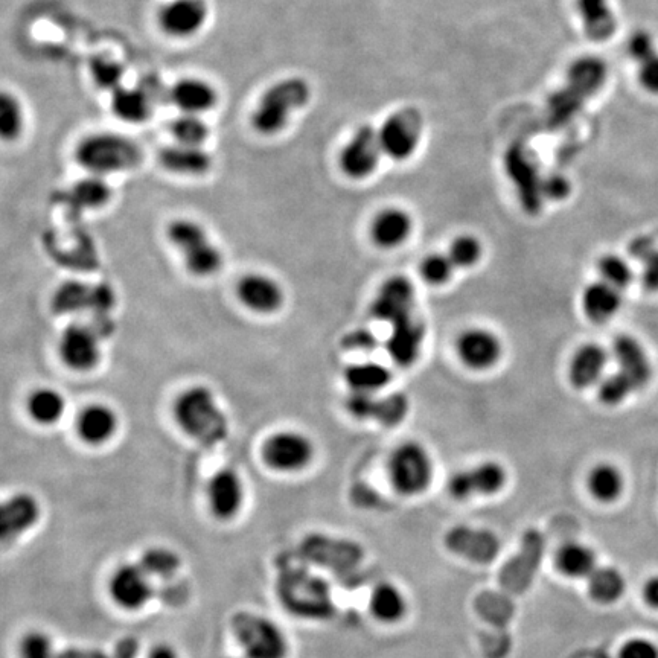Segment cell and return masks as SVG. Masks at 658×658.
I'll return each instance as SVG.
<instances>
[{
    "label": "cell",
    "instance_id": "49",
    "mask_svg": "<svg viewBox=\"0 0 658 658\" xmlns=\"http://www.w3.org/2000/svg\"><path fill=\"white\" fill-rule=\"evenodd\" d=\"M627 49L631 60L636 61L637 64L643 63V61L651 58L652 55L657 54V46H655L654 39H652L651 34L645 31V29H639V31L631 34Z\"/></svg>",
    "mask_w": 658,
    "mask_h": 658
},
{
    "label": "cell",
    "instance_id": "46",
    "mask_svg": "<svg viewBox=\"0 0 658 658\" xmlns=\"http://www.w3.org/2000/svg\"><path fill=\"white\" fill-rule=\"evenodd\" d=\"M19 658H55L57 649H55L54 640L45 631L32 630L23 634L17 646Z\"/></svg>",
    "mask_w": 658,
    "mask_h": 658
},
{
    "label": "cell",
    "instance_id": "28",
    "mask_svg": "<svg viewBox=\"0 0 658 658\" xmlns=\"http://www.w3.org/2000/svg\"><path fill=\"white\" fill-rule=\"evenodd\" d=\"M607 366V352L595 343L581 346L569 365V380L576 389H585L601 381Z\"/></svg>",
    "mask_w": 658,
    "mask_h": 658
},
{
    "label": "cell",
    "instance_id": "29",
    "mask_svg": "<svg viewBox=\"0 0 658 658\" xmlns=\"http://www.w3.org/2000/svg\"><path fill=\"white\" fill-rule=\"evenodd\" d=\"M110 109L125 124H144L153 115V100L142 87L121 86L112 92Z\"/></svg>",
    "mask_w": 658,
    "mask_h": 658
},
{
    "label": "cell",
    "instance_id": "19",
    "mask_svg": "<svg viewBox=\"0 0 658 658\" xmlns=\"http://www.w3.org/2000/svg\"><path fill=\"white\" fill-rule=\"evenodd\" d=\"M237 296L243 307L267 316L284 307L285 293L278 281L264 273H249L237 285Z\"/></svg>",
    "mask_w": 658,
    "mask_h": 658
},
{
    "label": "cell",
    "instance_id": "31",
    "mask_svg": "<svg viewBox=\"0 0 658 658\" xmlns=\"http://www.w3.org/2000/svg\"><path fill=\"white\" fill-rule=\"evenodd\" d=\"M110 199H112V188L104 177L95 174H89L75 182L66 194V202L78 211L103 208Z\"/></svg>",
    "mask_w": 658,
    "mask_h": 658
},
{
    "label": "cell",
    "instance_id": "15",
    "mask_svg": "<svg viewBox=\"0 0 658 658\" xmlns=\"http://www.w3.org/2000/svg\"><path fill=\"white\" fill-rule=\"evenodd\" d=\"M206 497H208L209 511L217 520H234L243 509L246 500L243 479L237 471L229 468L217 471L208 482Z\"/></svg>",
    "mask_w": 658,
    "mask_h": 658
},
{
    "label": "cell",
    "instance_id": "7",
    "mask_svg": "<svg viewBox=\"0 0 658 658\" xmlns=\"http://www.w3.org/2000/svg\"><path fill=\"white\" fill-rule=\"evenodd\" d=\"M314 444L307 435L294 430L273 433L262 444L264 464L276 473L293 474L304 471L313 462Z\"/></svg>",
    "mask_w": 658,
    "mask_h": 658
},
{
    "label": "cell",
    "instance_id": "16",
    "mask_svg": "<svg viewBox=\"0 0 658 658\" xmlns=\"http://www.w3.org/2000/svg\"><path fill=\"white\" fill-rule=\"evenodd\" d=\"M415 287L406 276H392L378 288L371 313L381 322L397 323L413 316Z\"/></svg>",
    "mask_w": 658,
    "mask_h": 658
},
{
    "label": "cell",
    "instance_id": "33",
    "mask_svg": "<svg viewBox=\"0 0 658 658\" xmlns=\"http://www.w3.org/2000/svg\"><path fill=\"white\" fill-rule=\"evenodd\" d=\"M582 307L593 322H605L619 311V290L604 281L591 284L582 296Z\"/></svg>",
    "mask_w": 658,
    "mask_h": 658
},
{
    "label": "cell",
    "instance_id": "51",
    "mask_svg": "<svg viewBox=\"0 0 658 658\" xmlns=\"http://www.w3.org/2000/svg\"><path fill=\"white\" fill-rule=\"evenodd\" d=\"M637 66H639L637 77H639L643 89L646 92L658 95V52L648 60L643 61V63L637 64Z\"/></svg>",
    "mask_w": 658,
    "mask_h": 658
},
{
    "label": "cell",
    "instance_id": "12",
    "mask_svg": "<svg viewBox=\"0 0 658 658\" xmlns=\"http://www.w3.org/2000/svg\"><path fill=\"white\" fill-rule=\"evenodd\" d=\"M381 153L378 131L371 125H363L340 153V168L351 179H366L377 170Z\"/></svg>",
    "mask_w": 658,
    "mask_h": 658
},
{
    "label": "cell",
    "instance_id": "52",
    "mask_svg": "<svg viewBox=\"0 0 658 658\" xmlns=\"http://www.w3.org/2000/svg\"><path fill=\"white\" fill-rule=\"evenodd\" d=\"M541 192L550 200H563L569 195L570 183L563 176H550L541 182Z\"/></svg>",
    "mask_w": 658,
    "mask_h": 658
},
{
    "label": "cell",
    "instance_id": "39",
    "mask_svg": "<svg viewBox=\"0 0 658 658\" xmlns=\"http://www.w3.org/2000/svg\"><path fill=\"white\" fill-rule=\"evenodd\" d=\"M588 489L599 502H616L623 491V476L613 465H598L588 474Z\"/></svg>",
    "mask_w": 658,
    "mask_h": 658
},
{
    "label": "cell",
    "instance_id": "48",
    "mask_svg": "<svg viewBox=\"0 0 658 658\" xmlns=\"http://www.w3.org/2000/svg\"><path fill=\"white\" fill-rule=\"evenodd\" d=\"M599 273L602 281L607 282L611 287L620 290L628 287L631 282V270L627 262L617 258L616 255H607L599 261Z\"/></svg>",
    "mask_w": 658,
    "mask_h": 658
},
{
    "label": "cell",
    "instance_id": "9",
    "mask_svg": "<svg viewBox=\"0 0 658 658\" xmlns=\"http://www.w3.org/2000/svg\"><path fill=\"white\" fill-rule=\"evenodd\" d=\"M508 483L505 467L494 460H486L467 470L454 473L448 480V492L456 500L491 497L503 491Z\"/></svg>",
    "mask_w": 658,
    "mask_h": 658
},
{
    "label": "cell",
    "instance_id": "30",
    "mask_svg": "<svg viewBox=\"0 0 658 658\" xmlns=\"http://www.w3.org/2000/svg\"><path fill=\"white\" fill-rule=\"evenodd\" d=\"M407 610L409 605L403 591L389 582L377 585L369 598V611L384 625L400 623L406 617Z\"/></svg>",
    "mask_w": 658,
    "mask_h": 658
},
{
    "label": "cell",
    "instance_id": "18",
    "mask_svg": "<svg viewBox=\"0 0 658 658\" xmlns=\"http://www.w3.org/2000/svg\"><path fill=\"white\" fill-rule=\"evenodd\" d=\"M113 305V291L106 285H87L71 281L60 285L52 299L58 314L80 313L84 310L109 311Z\"/></svg>",
    "mask_w": 658,
    "mask_h": 658
},
{
    "label": "cell",
    "instance_id": "26",
    "mask_svg": "<svg viewBox=\"0 0 658 658\" xmlns=\"http://www.w3.org/2000/svg\"><path fill=\"white\" fill-rule=\"evenodd\" d=\"M613 352L620 372L634 384L636 389L648 384L651 378V365L648 355L636 339L630 336L616 337Z\"/></svg>",
    "mask_w": 658,
    "mask_h": 658
},
{
    "label": "cell",
    "instance_id": "5",
    "mask_svg": "<svg viewBox=\"0 0 658 658\" xmlns=\"http://www.w3.org/2000/svg\"><path fill=\"white\" fill-rule=\"evenodd\" d=\"M387 474L392 488L404 497L421 496L432 485L433 459L429 450L416 441L398 445L387 462Z\"/></svg>",
    "mask_w": 658,
    "mask_h": 658
},
{
    "label": "cell",
    "instance_id": "36",
    "mask_svg": "<svg viewBox=\"0 0 658 658\" xmlns=\"http://www.w3.org/2000/svg\"><path fill=\"white\" fill-rule=\"evenodd\" d=\"M26 127L25 109L16 93L0 89V142L19 141Z\"/></svg>",
    "mask_w": 658,
    "mask_h": 658
},
{
    "label": "cell",
    "instance_id": "21",
    "mask_svg": "<svg viewBox=\"0 0 658 658\" xmlns=\"http://www.w3.org/2000/svg\"><path fill=\"white\" fill-rule=\"evenodd\" d=\"M424 337V325L415 316L393 323L392 331L386 342L387 354L395 365L409 368L418 360Z\"/></svg>",
    "mask_w": 658,
    "mask_h": 658
},
{
    "label": "cell",
    "instance_id": "55",
    "mask_svg": "<svg viewBox=\"0 0 658 658\" xmlns=\"http://www.w3.org/2000/svg\"><path fill=\"white\" fill-rule=\"evenodd\" d=\"M643 601L648 607L658 610V576H654L643 585Z\"/></svg>",
    "mask_w": 658,
    "mask_h": 658
},
{
    "label": "cell",
    "instance_id": "38",
    "mask_svg": "<svg viewBox=\"0 0 658 658\" xmlns=\"http://www.w3.org/2000/svg\"><path fill=\"white\" fill-rule=\"evenodd\" d=\"M508 168L509 170L518 171L515 177L520 182L518 185H520L523 205L529 211L537 212L540 209L541 197H543V192H541V182L543 180H538L535 176L534 167H532L528 157H524L523 160V157L511 153V156L508 157Z\"/></svg>",
    "mask_w": 658,
    "mask_h": 658
},
{
    "label": "cell",
    "instance_id": "32",
    "mask_svg": "<svg viewBox=\"0 0 658 658\" xmlns=\"http://www.w3.org/2000/svg\"><path fill=\"white\" fill-rule=\"evenodd\" d=\"M555 566L561 575L572 579L588 578L596 570V555L581 543H567L559 547Z\"/></svg>",
    "mask_w": 658,
    "mask_h": 658
},
{
    "label": "cell",
    "instance_id": "1",
    "mask_svg": "<svg viewBox=\"0 0 658 658\" xmlns=\"http://www.w3.org/2000/svg\"><path fill=\"white\" fill-rule=\"evenodd\" d=\"M174 419L180 430L195 441L214 445L227 435V418L209 387L197 384L183 390L174 401Z\"/></svg>",
    "mask_w": 658,
    "mask_h": 658
},
{
    "label": "cell",
    "instance_id": "40",
    "mask_svg": "<svg viewBox=\"0 0 658 658\" xmlns=\"http://www.w3.org/2000/svg\"><path fill=\"white\" fill-rule=\"evenodd\" d=\"M170 135L173 136L174 142H177V144L205 147L206 141L211 135V130H209V125L206 124L203 116L180 113L170 122Z\"/></svg>",
    "mask_w": 658,
    "mask_h": 658
},
{
    "label": "cell",
    "instance_id": "43",
    "mask_svg": "<svg viewBox=\"0 0 658 658\" xmlns=\"http://www.w3.org/2000/svg\"><path fill=\"white\" fill-rule=\"evenodd\" d=\"M454 269L453 262L448 258L447 253H430L425 256L419 266V275L425 284L433 285V287H442L448 284L453 278Z\"/></svg>",
    "mask_w": 658,
    "mask_h": 658
},
{
    "label": "cell",
    "instance_id": "22",
    "mask_svg": "<svg viewBox=\"0 0 658 658\" xmlns=\"http://www.w3.org/2000/svg\"><path fill=\"white\" fill-rule=\"evenodd\" d=\"M159 162L168 173L177 174V176L200 177L211 171L214 157L205 147L174 142L160 150Z\"/></svg>",
    "mask_w": 658,
    "mask_h": 658
},
{
    "label": "cell",
    "instance_id": "2",
    "mask_svg": "<svg viewBox=\"0 0 658 658\" xmlns=\"http://www.w3.org/2000/svg\"><path fill=\"white\" fill-rule=\"evenodd\" d=\"M74 154L83 170L101 177L133 170L142 160L139 145L113 131H98L84 136L75 147Z\"/></svg>",
    "mask_w": 658,
    "mask_h": 658
},
{
    "label": "cell",
    "instance_id": "27",
    "mask_svg": "<svg viewBox=\"0 0 658 658\" xmlns=\"http://www.w3.org/2000/svg\"><path fill=\"white\" fill-rule=\"evenodd\" d=\"M608 77V68L605 61L599 57H582L578 58L570 66L569 75H567V89L587 100L590 96L596 95L604 87Z\"/></svg>",
    "mask_w": 658,
    "mask_h": 658
},
{
    "label": "cell",
    "instance_id": "42",
    "mask_svg": "<svg viewBox=\"0 0 658 658\" xmlns=\"http://www.w3.org/2000/svg\"><path fill=\"white\" fill-rule=\"evenodd\" d=\"M141 567L153 578H171L179 570L180 558L168 547H151L141 558Z\"/></svg>",
    "mask_w": 658,
    "mask_h": 658
},
{
    "label": "cell",
    "instance_id": "35",
    "mask_svg": "<svg viewBox=\"0 0 658 658\" xmlns=\"http://www.w3.org/2000/svg\"><path fill=\"white\" fill-rule=\"evenodd\" d=\"M392 380V374L386 366L377 361H363L351 365L345 371V381L352 392L377 393Z\"/></svg>",
    "mask_w": 658,
    "mask_h": 658
},
{
    "label": "cell",
    "instance_id": "54",
    "mask_svg": "<svg viewBox=\"0 0 658 658\" xmlns=\"http://www.w3.org/2000/svg\"><path fill=\"white\" fill-rule=\"evenodd\" d=\"M345 345L349 346L351 349H363V351H371L375 346V337L372 336L369 331H363V329H357V331H352L348 337L345 339Z\"/></svg>",
    "mask_w": 658,
    "mask_h": 658
},
{
    "label": "cell",
    "instance_id": "4",
    "mask_svg": "<svg viewBox=\"0 0 658 658\" xmlns=\"http://www.w3.org/2000/svg\"><path fill=\"white\" fill-rule=\"evenodd\" d=\"M167 237L179 250L191 275L209 278L223 269V252L209 237L208 230L197 221L189 218L171 221L167 227Z\"/></svg>",
    "mask_w": 658,
    "mask_h": 658
},
{
    "label": "cell",
    "instance_id": "50",
    "mask_svg": "<svg viewBox=\"0 0 658 658\" xmlns=\"http://www.w3.org/2000/svg\"><path fill=\"white\" fill-rule=\"evenodd\" d=\"M619 658H658V649L649 640L636 637L623 643Z\"/></svg>",
    "mask_w": 658,
    "mask_h": 658
},
{
    "label": "cell",
    "instance_id": "56",
    "mask_svg": "<svg viewBox=\"0 0 658 658\" xmlns=\"http://www.w3.org/2000/svg\"><path fill=\"white\" fill-rule=\"evenodd\" d=\"M148 658H180L176 648L167 643H159L148 652Z\"/></svg>",
    "mask_w": 658,
    "mask_h": 658
},
{
    "label": "cell",
    "instance_id": "44",
    "mask_svg": "<svg viewBox=\"0 0 658 658\" xmlns=\"http://www.w3.org/2000/svg\"><path fill=\"white\" fill-rule=\"evenodd\" d=\"M407 410H409L407 398L401 393H392L387 397H377L372 419L386 425V427H393V425L400 424L406 418Z\"/></svg>",
    "mask_w": 658,
    "mask_h": 658
},
{
    "label": "cell",
    "instance_id": "20",
    "mask_svg": "<svg viewBox=\"0 0 658 658\" xmlns=\"http://www.w3.org/2000/svg\"><path fill=\"white\" fill-rule=\"evenodd\" d=\"M170 101L180 113L203 116L217 107L218 92L203 78L185 77L171 86Z\"/></svg>",
    "mask_w": 658,
    "mask_h": 658
},
{
    "label": "cell",
    "instance_id": "47",
    "mask_svg": "<svg viewBox=\"0 0 658 658\" xmlns=\"http://www.w3.org/2000/svg\"><path fill=\"white\" fill-rule=\"evenodd\" d=\"M636 390L634 384L622 372L610 375L599 384V398L607 406H617Z\"/></svg>",
    "mask_w": 658,
    "mask_h": 658
},
{
    "label": "cell",
    "instance_id": "25",
    "mask_svg": "<svg viewBox=\"0 0 658 658\" xmlns=\"http://www.w3.org/2000/svg\"><path fill=\"white\" fill-rule=\"evenodd\" d=\"M582 28L593 42H607L617 29L616 14L610 0H576Z\"/></svg>",
    "mask_w": 658,
    "mask_h": 658
},
{
    "label": "cell",
    "instance_id": "45",
    "mask_svg": "<svg viewBox=\"0 0 658 658\" xmlns=\"http://www.w3.org/2000/svg\"><path fill=\"white\" fill-rule=\"evenodd\" d=\"M90 75L95 81L96 87L103 90L115 92L119 87L124 86V68L118 61L110 58L96 57L90 63Z\"/></svg>",
    "mask_w": 658,
    "mask_h": 658
},
{
    "label": "cell",
    "instance_id": "14",
    "mask_svg": "<svg viewBox=\"0 0 658 658\" xmlns=\"http://www.w3.org/2000/svg\"><path fill=\"white\" fill-rule=\"evenodd\" d=\"M109 595L122 610L139 611L151 601L153 584L141 564H122L110 576Z\"/></svg>",
    "mask_w": 658,
    "mask_h": 658
},
{
    "label": "cell",
    "instance_id": "3",
    "mask_svg": "<svg viewBox=\"0 0 658 658\" xmlns=\"http://www.w3.org/2000/svg\"><path fill=\"white\" fill-rule=\"evenodd\" d=\"M311 89L302 78H285L262 93L256 104L250 124L262 136H275L281 133L296 110L307 106Z\"/></svg>",
    "mask_w": 658,
    "mask_h": 658
},
{
    "label": "cell",
    "instance_id": "53",
    "mask_svg": "<svg viewBox=\"0 0 658 658\" xmlns=\"http://www.w3.org/2000/svg\"><path fill=\"white\" fill-rule=\"evenodd\" d=\"M55 658H112L103 649L90 648V646H71L57 652Z\"/></svg>",
    "mask_w": 658,
    "mask_h": 658
},
{
    "label": "cell",
    "instance_id": "10",
    "mask_svg": "<svg viewBox=\"0 0 658 658\" xmlns=\"http://www.w3.org/2000/svg\"><path fill=\"white\" fill-rule=\"evenodd\" d=\"M209 19L208 0H168L157 13L160 31L170 39L197 36Z\"/></svg>",
    "mask_w": 658,
    "mask_h": 658
},
{
    "label": "cell",
    "instance_id": "37",
    "mask_svg": "<svg viewBox=\"0 0 658 658\" xmlns=\"http://www.w3.org/2000/svg\"><path fill=\"white\" fill-rule=\"evenodd\" d=\"M588 593L598 604H614L625 593V578L613 567H596L588 576Z\"/></svg>",
    "mask_w": 658,
    "mask_h": 658
},
{
    "label": "cell",
    "instance_id": "41",
    "mask_svg": "<svg viewBox=\"0 0 658 658\" xmlns=\"http://www.w3.org/2000/svg\"><path fill=\"white\" fill-rule=\"evenodd\" d=\"M447 255L453 262L454 269H473L483 258L482 241L474 235H459L448 247Z\"/></svg>",
    "mask_w": 658,
    "mask_h": 658
},
{
    "label": "cell",
    "instance_id": "6",
    "mask_svg": "<svg viewBox=\"0 0 658 658\" xmlns=\"http://www.w3.org/2000/svg\"><path fill=\"white\" fill-rule=\"evenodd\" d=\"M232 631L246 658H287V636L273 620L255 613H238Z\"/></svg>",
    "mask_w": 658,
    "mask_h": 658
},
{
    "label": "cell",
    "instance_id": "24",
    "mask_svg": "<svg viewBox=\"0 0 658 658\" xmlns=\"http://www.w3.org/2000/svg\"><path fill=\"white\" fill-rule=\"evenodd\" d=\"M413 232V218L400 208H386L375 215L371 224V238L375 246L384 250L404 246Z\"/></svg>",
    "mask_w": 658,
    "mask_h": 658
},
{
    "label": "cell",
    "instance_id": "57",
    "mask_svg": "<svg viewBox=\"0 0 658 658\" xmlns=\"http://www.w3.org/2000/svg\"><path fill=\"white\" fill-rule=\"evenodd\" d=\"M645 281L648 282L649 287L658 288V256H655L649 262L648 269H646Z\"/></svg>",
    "mask_w": 658,
    "mask_h": 658
},
{
    "label": "cell",
    "instance_id": "8",
    "mask_svg": "<svg viewBox=\"0 0 658 658\" xmlns=\"http://www.w3.org/2000/svg\"><path fill=\"white\" fill-rule=\"evenodd\" d=\"M424 119L416 109L393 113L378 131L381 150L393 160H406L415 153L421 141Z\"/></svg>",
    "mask_w": 658,
    "mask_h": 658
},
{
    "label": "cell",
    "instance_id": "34",
    "mask_svg": "<svg viewBox=\"0 0 658 658\" xmlns=\"http://www.w3.org/2000/svg\"><path fill=\"white\" fill-rule=\"evenodd\" d=\"M32 421L40 425L57 424L66 410V400L58 390L51 387H39L28 397L26 403Z\"/></svg>",
    "mask_w": 658,
    "mask_h": 658
},
{
    "label": "cell",
    "instance_id": "13",
    "mask_svg": "<svg viewBox=\"0 0 658 658\" xmlns=\"http://www.w3.org/2000/svg\"><path fill=\"white\" fill-rule=\"evenodd\" d=\"M460 363L471 371L485 372L496 368L502 360L503 343L496 333L486 328H468L456 340Z\"/></svg>",
    "mask_w": 658,
    "mask_h": 658
},
{
    "label": "cell",
    "instance_id": "23",
    "mask_svg": "<svg viewBox=\"0 0 658 658\" xmlns=\"http://www.w3.org/2000/svg\"><path fill=\"white\" fill-rule=\"evenodd\" d=\"M118 427V415L107 404H89L81 410L77 419L78 436L84 444L92 447H100L112 441Z\"/></svg>",
    "mask_w": 658,
    "mask_h": 658
},
{
    "label": "cell",
    "instance_id": "11",
    "mask_svg": "<svg viewBox=\"0 0 658 658\" xmlns=\"http://www.w3.org/2000/svg\"><path fill=\"white\" fill-rule=\"evenodd\" d=\"M58 354L72 371L89 372L100 365L101 342L90 326L74 323L64 329L58 342Z\"/></svg>",
    "mask_w": 658,
    "mask_h": 658
},
{
    "label": "cell",
    "instance_id": "17",
    "mask_svg": "<svg viewBox=\"0 0 658 658\" xmlns=\"http://www.w3.org/2000/svg\"><path fill=\"white\" fill-rule=\"evenodd\" d=\"M42 508L39 500L28 492L14 494L0 502V543H11L31 531L39 523Z\"/></svg>",
    "mask_w": 658,
    "mask_h": 658
}]
</instances>
